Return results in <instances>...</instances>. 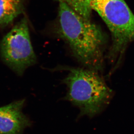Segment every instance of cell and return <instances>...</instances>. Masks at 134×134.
<instances>
[{"mask_svg": "<svg viewBox=\"0 0 134 134\" xmlns=\"http://www.w3.org/2000/svg\"><path fill=\"white\" fill-rule=\"evenodd\" d=\"M56 35L69 47L75 58L87 69L98 72L103 68L106 38L98 26L59 2Z\"/></svg>", "mask_w": 134, "mask_h": 134, "instance_id": "6da1fadb", "label": "cell"}, {"mask_svg": "<svg viewBox=\"0 0 134 134\" xmlns=\"http://www.w3.org/2000/svg\"><path fill=\"white\" fill-rule=\"evenodd\" d=\"M61 68L68 71L63 81L68 88L65 98L80 109L79 116L92 118L100 112L109 102L112 91L98 72L77 68Z\"/></svg>", "mask_w": 134, "mask_h": 134, "instance_id": "7a4b0ae2", "label": "cell"}, {"mask_svg": "<svg viewBox=\"0 0 134 134\" xmlns=\"http://www.w3.org/2000/svg\"><path fill=\"white\" fill-rule=\"evenodd\" d=\"M90 6L111 32L108 58L111 63L119 65L128 44L134 41V14L124 0H92Z\"/></svg>", "mask_w": 134, "mask_h": 134, "instance_id": "3957f363", "label": "cell"}, {"mask_svg": "<svg viewBox=\"0 0 134 134\" xmlns=\"http://www.w3.org/2000/svg\"><path fill=\"white\" fill-rule=\"evenodd\" d=\"M1 53L4 62L18 75L36 63L29 25L25 18L21 20L3 38Z\"/></svg>", "mask_w": 134, "mask_h": 134, "instance_id": "277c9868", "label": "cell"}, {"mask_svg": "<svg viewBox=\"0 0 134 134\" xmlns=\"http://www.w3.org/2000/svg\"><path fill=\"white\" fill-rule=\"evenodd\" d=\"M25 100H20L0 107V134H21L31 125L22 109Z\"/></svg>", "mask_w": 134, "mask_h": 134, "instance_id": "5b68a950", "label": "cell"}, {"mask_svg": "<svg viewBox=\"0 0 134 134\" xmlns=\"http://www.w3.org/2000/svg\"><path fill=\"white\" fill-rule=\"evenodd\" d=\"M22 9V0H0V25L12 22Z\"/></svg>", "mask_w": 134, "mask_h": 134, "instance_id": "8992f818", "label": "cell"}, {"mask_svg": "<svg viewBox=\"0 0 134 134\" xmlns=\"http://www.w3.org/2000/svg\"><path fill=\"white\" fill-rule=\"evenodd\" d=\"M67 4L75 12L87 20L91 21L92 10L90 6L92 0H58Z\"/></svg>", "mask_w": 134, "mask_h": 134, "instance_id": "52a82bcc", "label": "cell"}]
</instances>
